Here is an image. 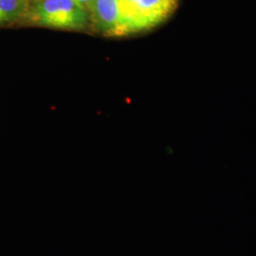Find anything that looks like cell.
<instances>
[{
	"label": "cell",
	"mask_w": 256,
	"mask_h": 256,
	"mask_svg": "<svg viewBox=\"0 0 256 256\" xmlns=\"http://www.w3.org/2000/svg\"><path fill=\"white\" fill-rule=\"evenodd\" d=\"M30 12L37 24L57 30H80L90 18L88 12L75 0H36Z\"/></svg>",
	"instance_id": "6da1fadb"
},
{
	"label": "cell",
	"mask_w": 256,
	"mask_h": 256,
	"mask_svg": "<svg viewBox=\"0 0 256 256\" xmlns=\"http://www.w3.org/2000/svg\"><path fill=\"white\" fill-rule=\"evenodd\" d=\"M178 4V0H138L120 8L126 36L158 26L171 16Z\"/></svg>",
	"instance_id": "7a4b0ae2"
},
{
	"label": "cell",
	"mask_w": 256,
	"mask_h": 256,
	"mask_svg": "<svg viewBox=\"0 0 256 256\" xmlns=\"http://www.w3.org/2000/svg\"><path fill=\"white\" fill-rule=\"evenodd\" d=\"M92 18L102 34L124 36L120 0H95L88 10Z\"/></svg>",
	"instance_id": "3957f363"
},
{
	"label": "cell",
	"mask_w": 256,
	"mask_h": 256,
	"mask_svg": "<svg viewBox=\"0 0 256 256\" xmlns=\"http://www.w3.org/2000/svg\"><path fill=\"white\" fill-rule=\"evenodd\" d=\"M30 7V0H0V25L24 18Z\"/></svg>",
	"instance_id": "277c9868"
},
{
	"label": "cell",
	"mask_w": 256,
	"mask_h": 256,
	"mask_svg": "<svg viewBox=\"0 0 256 256\" xmlns=\"http://www.w3.org/2000/svg\"><path fill=\"white\" fill-rule=\"evenodd\" d=\"M75 1H76L79 5H81L82 8H84V9L88 12V10L92 7V5L95 0H75Z\"/></svg>",
	"instance_id": "5b68a950"
}]
</instances>
